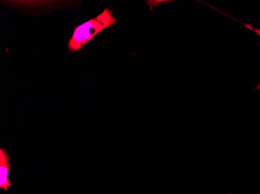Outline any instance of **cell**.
<instances>
[{
  "label": "cell",
  "instance_id": "cell-1",
  "mask_svg": "<svg viewBox=\"0 0 260 194\" xmlns=\"http://www.w3.org/2000/svg\"><path fill=\"white\" fill-rule=\"evenodd\" d=\"M116 21V18L113 16V11L109 8L104 9L99 16L87 20L74 29L72 37L67 44L69 51L76 52L81 50L84 45L93 40L101 32L113 27Z\"/></svg>",
  "mask_w": 260,
  "mask_h": 194
},
{
  "label": "cell",
  "instance_id": "cell-2",
  "mask_svg": "<svg viewBox=\"0 0 260 194\" xmlns=\"http://www.w3.org/2000/svg\"><path fill=\"white\" fill-rule=\"evenodd\" d=\"M11 164L9 153L7 150L0 149V189L8 190L12 186V183L9 179V173Z\"/></svg>",
  "mask_w": 260,
  "mask_h": 194
},
{
  "label": "cell",
  "instance_id": "cell-3",
  "mask_svg": "<svg viewBox=\"0 0 260 194\" xmlns=\"http://www.w3.org/2000/svg\"><path fill=\"white\" fill-rule=\"evenodd\" d=\"M244 25H245V27H247V28L250 29L251 30H252V31H254L255 32V33H257V34H258L260 37V29L253 28V27H251V26L246 25V24H245V23H244ZM256 90H258V91H260V82L259 83H258V86H257L256 87Z\"/></svg>",
  "mask_w": 260,
  "mask_h": 194
}]
</instances>
